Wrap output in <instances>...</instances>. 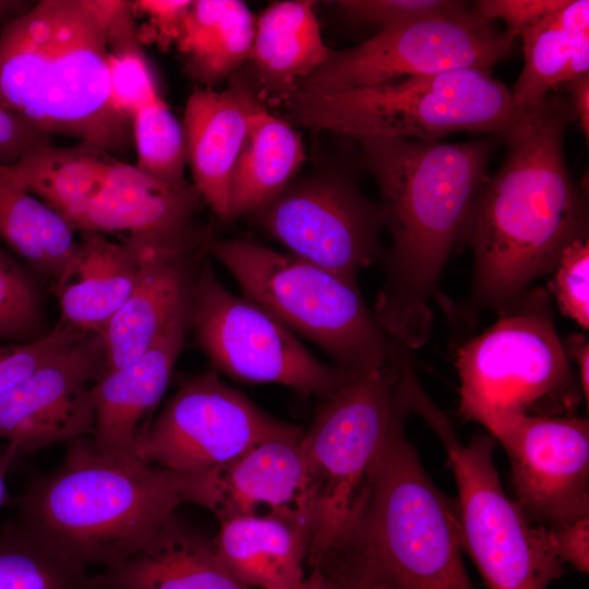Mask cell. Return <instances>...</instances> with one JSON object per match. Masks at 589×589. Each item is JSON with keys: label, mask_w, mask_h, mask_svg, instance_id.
Returning a JSON list of instances; mask_svg holds the SVG:
<instances>
[{"label": "cell", "mask_w": 589, "mask_h": 589, "mask_svg": "<svg viewBox=\"0 0 589 589\" xmlns=\"http://www.w3.org/2000/svg\"><path fill=\"white\" fill-rule=\"evenodd\" d=\"M575 119L568 100L548 94L502 133L505 158L481 185L461 236L473 253L471 311L506 312L565 248L588 238L587 201L563 151Z\"/></svg>", "instance_id": "obj_1"}, {"label": "cell", "mask_w": 589, "mask_h": 589, "mask_svg": "<svg viewBox=\"0 0 589 589\" xmlns=\"http://www.w3.org/2000/svg\"><path fill=\"white\" fill-rule=\"evenodd\" d=\"M502 133L462 143L416 139L359 140L365 167L381 194L390 235L385 283L373 316L407 349L430 337L443 267L461 236L491 154Z\"/></svg>", "instance_id": "obj_2"}, {"label": "cell", "mask_w": 589, "mask_h": 589, "mask_svg": "<svg viewBox=\"0 0 589 589\" xmlns=\"http://www.w3.org/2000/svg\"><path fill=\"white\" fill-rule=\"evenodd\" d=\"M127 1L43 0L0 31V106L48 135L127 153L131 121L112 104L108 56Z\"/></svg>", "instance_id": "obj_3"}, {"label": "cell", "mask_w": 589, "mask_h": 589, "mask_svg": "<svg viewBox=\"0 0 589 589\" xmlns=\"http://www.w3.org/2000/svg\"><path fill=\"white\" fill-rule=\"evenodd\" d=\"M57 469L32 481L12 525L28 540L87 568L120 566L143 550L182 503L173 472L137 455L67 443Z\"/></svg>", "instance_id": "obj_4"}, {"label": "cell", "mask_w": 589, "mask_h": 589, "mask_svg": "<svg viewBox=\"0 0 589 589\" xmlns=\"http://www.w3.org/2000/svg\"><path fill=\"white\" fill-rule=\"evenodd\" d=\"M409 353L350 377L318 407L301 440L304 483L300 516L306 561L321 567L354 534L370 505L393 425L411 413L405 370Z\"/></svg>", "instance_id": "obj_5"}, {"label": "cell", "mask_w": 589, "mask_h": 589, "mask_svg": "<svg viewBox=\"0 0 589 589\" xmlns=\"http://www.w3.org/2000/svg\"><path fill=\"white\" fill-rule=\"evenodd\" d=\"M289 120L352 137L436 141L449 133H503L519 116L512 91L489 70L458 69L330 93L298 91Z\"/></svg>", "instance_id": "obj_6"}, {"label": "cell", "mask_w": 589, "mask_h": 589, "mask_svg": "<svg viewBox=\"0 0 589 589\" xmlns=\"http://www.w3.org/2000/svg\"><path fill=\"white\" fill-rule=\"evenodd\" d=\"M207 253L231 273L245 298L320 347L349 377L408 353L377 324L357 281L248 239L213 237Z\"/></svg>", "instance_id": "obj_7"}, {"label": "cell", "mask_w": 589, "mask_h": 589, "mask_svg": "<svg viewBox=\"0 0 589 589\" xmlns=\"http://www.w3.org/2000/svg\"><path fill=\"white\" fill-rule=\"evenodd\" d=\"M405 419L392 428L370 505L347 543L397 589H474L462 562L456 502L430 479Z\"/></svg>", "instance_id": "obj_8"}, {"label": "cell", "mask_w": 589, "mask_h": 589, "mask_svg": "<svg viewBox=\"0 0 589 589\" xmlns=\"http://www.w3.org/2000/svg\"><path fill=\"white\" fill-rule=\"evenodd\" d=\"M456 366L459 413L486 430L510 414H573L582 396L542 288L460 347Z\"/></svg>", "instance_id": "obj_9"}, {"label": "cell", "mask_w": 589, "mask_h": 589, "mask_svg": "<svg viewBox=\"0 0 589 589\" xmlns=\"http://www.w3.org/2000/svg\"><path fill=\"white\" fill-rule=\"evenodd\" d=\"M411 411L421 416L440 438L453 472L462 550L468 553L488 589H546L563 574L549 530L534 526L503 490L493 460L496 441L474 435L468 443L418 386Z\"/></svg>", "instance_id": "obj_10"}, {"label": "cell", "mask_w": 589, "mask_h": 589, "mask_svg": "<svg viewBox=\"0 0 589 589\" xmlns=\"http://www.w3.org/2000/svg\"><path fill=\"white\" fill-rule=\"evenodd\" d=\"M190 328L214 368L241 382L280 384L325 399L350 378L314 357L266 309L227 290L209 262L192 286Z\"/></svg>", "instance_id": "obj_11"}, {"label": "cell", "mask_w": 589, "mask_h": 589, "mask_svg": "<svg viewBox=\"0 0 589 589\" xmlns=\"http://www.w3.org/2000/svg\"><path fill=\"white\" fill-rule=\"evenodd\" d=\"M513 43L473 9L422 17L385 27L356 47L330 49L298 91L330 93L458 69L490 70Z\"/></svg>", "instance_id": "obj_12"}, {"label": "cell", "mask_w": 589, "mask_h": 589, "mask_svg": "<svg viewBox=\"0 0 589 589\" xmlns=\"http://www.w3.org/2000/svg\"><path fill=\"white\" fill-rule=\"evenodd\" d=\"M250 215L290 254L350 280L381 256L382 208L341 170L292 180Z\"/></svg>", "instance_id": "obj_13"}, {"label": "cell", "mask_w": 589, "mask_h": 589, "mask_svg": "<svg viewBox=\"0 0 589 589\" xmlns=\"http://www.w3.org/2000/svg\"><path fill=\"white\" fill-rule=\"evenodd\" d=\"M298 426L267 414L208 371L181 382L152 421L136 455L177 474H201Z\"/></svg>", "instance_id": "obj_14"}, {"label": "cell", "mask_w": 589, "mask_h": 589, "mask_svg": "<svg viewBox=\"0 0 589 589\" xmlns=\"http://www.w3.org/2000/svg\"><path fill=\"white\" fill-rule=\"evenodd\" d=\"M488 432L505 449L518 504L534 526L589 516V422L574 414H510Z\"/></svg>", "instance_id": "obj_15"}, {"label": "cell", "mask_w": 589, "mask_h": 589, "mask_svg": "<svg viewBox=\"0 0 589 589\" xmlns=\"http://www.w3.org/2000/svg\"><path fill=\"white\" fill-rule=\"evenodd\" d=\"M106 372L98 334H85L0 398V438L25 453L93 436L94 386Z\"/></svg>", "instance_id": "obj_16"}, {"label": "cell", "mask_w": 589, "mask_h": 589, "mask_svg": "<svg viewBox=\"0 0 589 589\" xmlns=\"http://www.w3.org/2000/svg\"><path fill=\"white\" fill-rule=\"evenodd\" d=\"M204 204L193 183H166L118 159L103 188L65 220L83 232H122L156 245L199 249L213 238L196 220Z\"/></svg>", "instance_id": "obj_17"}, {"label": "cell", "mask_w": 589, "mask_h": 589, "mask_svg": "<svg viewBox=\"0 0 589 589\" xmlns=\"http://www.w3.org/2000/svg\"><path fill=\"white\" fill-rule=\"evenodd\" d=\"M302 426L251 447L212 471L183 476L176 483L182 501L208 509L220 522L241 516H300L304 483ZM303 521V520H302ZM304 524V522H303Z\"/></svg>", "instance_id": "obj_18"}, {"label": "cell", "mask_w": 589, "mask_h": 589, "mask_svg": "<svg viewBox=\"0 0 589 589\" xmlns=\"http://www.w3.org/2000/svg\"><path fill=\"white\" fill-rule=\"evenodd\" d=\"M132 238L141 250L134 290L98 334L106 371L142 356L190 308L191 290L207 249H176Z\"/></svg>", "instance_id": "obj_19"}, {"label": "cell", "mask_w": 589, "mask_h": 589, "mask_svg": "<svg viewBox=\"0 0 589 589\" xmlns=\"http://www.w3.org/2000/svg\"><path fill=\"white\" fill-rule=\"evenodd\" d=\"M265 105L242 69L227 88H196L188 98L183 131L193 184L205 204L229 220L231 173L253 113Z\"/></svg>", "instance_id": "obj_20"}, {"label": "cell", "mask_w": 589, "mask_h": 589, "mask_svg": "<svg viewBox=\"0 0 589 589\" xmlns=\"http://www.w3.org/2000/svg\"><path fill=\"white\" fill-rule=\"evenodd\" d=\"M190 329V308L134 361L106 371L94 386L92 442L113 454L136 455L153 421Z\"/></svg>", "instance_id": "obj_21"}, {"label": "cell", "mask_w": 589, "mask_h": 589, "mask_svg": "<svg viewBox=\"0 0 589 589\" xmlns=\"http://www.w3.org/2000/svg\"><path fill=\"white\" fill-rule=\"evenodd\" d=\"M141 250L129 237L121 242L84 232L76 251L55 281L61 320L87 334H99L134 290Z\"/></svg>", "instance_id": "obj_22"}, {"label": "cell", "mask_w": 589, "mask_h": 589, "mask_svg": "<svg viewBox=\"0 0 589 589\" xmlns=\"http://www.w3.org/2000/svg\"><path fill=\"white\" fill-rule=\"evenodd\" d=\"M314 1H277L256 20L248 67L241 69L265 105L285 103L327 60Z\"/></svg>", "instance_id": "obj_23"}, {"label": "cell", "mask_w": 589, "mask_h": 589, "mask_svg": "<svg viewBox=\"0 0 589 589\" xmlns=\"http://www.w3.org/2000/svg\"><path fill=\"white\" fill-rule=\"evenodd\" d=\"M94 589H249L219 560L213 540L175 514L140 552L94 576Z\"/></svg>", "instance_id": "obj_24"}, {"label": "cell", "mask_w": 589, "mask_h": 589, "mask_svg": "<svg viewBox=\"0 0 589 589\" xmlns=\"http://www.w3.org/2000/svg\"><path fill=\"white\" fill-rule=\"evenodd\" d=\"M213 544L228 572L249 589H293L305 577L309 540L298 517H236L220 522Z\"/></svg>", "instance_id": "obj_25"}, {"label": "cell", "mask_w": 589, "mask_h": 589, "mask_svg": "<svg viewBox=\"0 0 589 589\" xmlns=\"http://www.w3.org/2000/svg\"><path fill=\"white\" fill-rule=\"evenodd\" d=\"M305 160L301 134L261 106L252 116L229 184V220L257 211L277 196Z\"/></svg>", "instance_id": "obj_26"}, {"label": "cell", "mask_w": 589, "mask_h": 589, "mask_svg": "<svg viewBox=\"0 0 589 589\" xmlns=\"http://www.w3.org/2000/svg\"><path fill=\"white\" fill-rule=\"evenodd\" d=\"M255 24L243 1H192L176 43L190 76L203 88L229 80L249 60Z\"/></svg>", "instance_id": "obj_27"}, {"label": "cell", "mask_w": 589, "mask_h": 589, "mask_svg": "<svg viewBox=\"0 0 589 589\" xmlns=\"http://www.w3.org/2000/svg\"><path fill=\"white\" fill-rule=\"evenodd\" d=\"M0 238L37 272L55 281L72 260L74 229L0 164Z\"/></svg>", "instance_id": "obj_28"}, {"label": "cell", "mask_w": 589, "mask_h": 589, "mask_svg": "<svg viewBox=\"0 0 589 589\" xmlns=\"http://www.w3.org/2000/svg\"><path fill=\"white\" fill-rule=\"evenodd\" d=\"M116 160L93 145L58 147L45 142L9 168L35 196L65 219L103 188Z\"/></svg>", "instance_id": "obj_29"}, {"label": "cell", "mask_w": 589, "mask_h": 589, "mask_svg": "<svg viewBox=\"0 0 589 589\" xmlns=\"http://www.w3.org/2000/svg\"><path fill=\"white\" fill-rule=\"evenodd\" d=\"M589 27V1L567 0L520 36L524 67L517 79L513 97L524 107L540 101L550 89L557 87L578 33Z\"/></svg>", "instance_id": "obj_30"}, {"label": "cell", "mask_w": 589, "mask_h": 589, "mask_svg": "<svg viewBox=\"0 0 589 589\" xmlns=\"http://www.w3.org/2000/svg\"><path fill=\"white\" fill-rule=\"evenodd\" d=\"M0 589H94V576L8 524L0 533Z\"/></svg>", "instance_id": "obj_31"}, {"label": "cell", "mask_w": 589, "mask_h": 589, "mask_svg": "<svg viewBox=\"0 0 589 589\" xmlns=\"http://www.w3.org/2000/svg\"><path fill=\"white\" fill-rule=\"evenodd\" d=\"M136 167L166 183L184 182L188 165L182 124L160 97L141 107L131 118Z\"/></svg>", "instance_id": "obj_32"}, {"label": "cell", "mask_w": 589, "mask_h": 589, "mask_svg": "<svg viewBox=\"0 0 589 589\" xmlns=\"http://www.w3.org/2000/svg\"><path fill=\"white\" fill-rule=\"evenodd\" d=\"M131 2L119 13L111 32L108 56L110 96L130 121L143 106L160 97L153 71L140 46Z\"/></svg>", "instance_id": "obj_33"}, {"label": "cell", "mask_w": 589, "mask_h": 589, "mask_svg": "<svg viewBox=\"0 0 589 589\" xmlns=\"http://www.w3.org/2000/svg\"><path fill=\"white\" fill-rule=\"evenodd\" d=\"M85 334L60 320L43 337L23 345L0 347V398Z\"/></svg>", "instance_id": "obj_34"}, {"label": "cell", "mask_w": 589, "mask_h": 589, "mask_svg": "<svg viewBox=\"0 0 589 589\" xmlns=\"http://www.w3.org/2000/svg\"><path fill=\"white\" fill-rule=\"evenodd\" d=\"M335 3L350 21L378 26L381 29L469 9L467 2L453 0H339Z\"/></svg>", "instance_id": "obj_35"}, {"label": "cell", "mask_w": 589, "mask_h": 589, "mask_svg": "<svg viewBox=\"0 0 589 589\" xmlns=\"http://www.w3.org/2000/svg\"><path fill=\"white\" fill-rule=\"evenodd\" d=\"M552 290L562 312L580 327H589V240L580 239L563 251Z\"/></svg>", "instance_id": "obj_36"}, {"label": "cell", "mask_w": 589, "mask_h": 589, "mask_svg": "<svg viewBox=\"0 0 589 589\" xmlns=\"http://www.w3.org/2000/svg\"><path fill=\"white\" fill-rule=\"evenodd\" d=\"M38 321V300L31 283L0 253V338L28 336Z\"/></svg>", "instance_id": "obj_37"}, {"label": "cell", "mask_w": 589, "mask_h": 589, "mask_svg": "<svg viewBox=\"0 0 589 589\" xmlns=\"http://www.w3.org/2000/svg\"><path fill=\"white\" fill-rule=\"evenodd\" d=\"M567 0H481L473 11L484 21L503 20L506 34L515 39L524 32L560 10Z\"/></svg>", "instance_id": "obj_38"}, {"label": "cell", "mask_w": 589, "mask_h": 589, "mask_svg": "<svg viewBox=\"0 0 589 589\" xmlns=\"http://www.w3.org/2000/svg\"><path fill=\"white\" fill-rule=\"evenodd\" d=\"M321 568L334 589H397L351 543L342 546Z\"/></svg>", "instance_id": "obj_39"}, {"label": "cell", "mask_w": 589, "mask_h": 589, "mask_svg": "<svg viewBox=\"0 0 589 589\" xmlns=\"http://www.w3.org/2000/svg\"><path fill=\"white\" fill-rule=\"evenodd\" d=\"M191 2L190 0H140L131 2V7L147 16L149 36L161 48H167L177 43Z\"/></svg>", "instance_id": "obj_40"}, {"label": "cell", "mask_w": 589, "mask_h": 589, "mask_svg": "<svg viewBox=\"0 0 589 589\" xmlns=\"http://www.w3.org/2000/svg\"><path fill=\"white\" fill-rule=\"evenodd\" d=\"M50 135L0 106V164H15L32 147L50 142Z\"/></svg>", "instance_id": "obj_41"}, {"label": "cell", "mask_w": 589, "mask_h": 589, "mask_svg": "<svg viewBox=\"0 0 589 589\" xmlns=\"http://www.w3.org/2000/svg\"><path fill=\"white\" fill-rule=\"evenodd\" d=\"M552 549L557 558L577 570H589V516L568 525L548 529Z\"/></svg>", "instance_id": "obj_42"}, {"label": "cell", "mask_w": 589, "mask_h": 589, "mask_svg": "<svg viewBox=\"0 0 589 589\" xmlns=\"http://www.w3.org/2000/svg\"><path fill=\"white\" fill-rule=\"evenodd\" d=\"M563 347L568 359L578 365V382L582 398L589 402V344L587 336L580 334L569 335L563 341Z\"/></svg>", "instance_id": "obj_43"}, {"label": "cell", "mask_w": 589, "mask_h": 589, "mask_svg": "<svg viewBox=\"0 0 589 589\" xmlns=\"http://www.w3.org/2000/svg\"><path fill=\"white\" fill-rule=\"evenodd\" d=\"M585 74H589V27L578 33L557 86Z\"/></svg>", "instance_id": "obj_44"}, {"label": "cell", "mask_w": 589, "mask_h": 589, "mask_svg": "<svg viewBox=\"0 0 589 589\" xmlns=\"http://www.w3.org/2000/svg\"><path fill=\"white\" fill-rule=\"evenodd\" d=\"M566 88L569 92V104L579 121L585 137H589V74L578 76L567 83Z\"/></svg>", "instance_id": "obj_45"}, {"label": "cell", "mask_w": 589, "mask_h": 589, "mask_svg": "<svg viewBox=\"0 0 589 589\" xmlns=\"http://www.w3.org/2000/svg\"><path fill=\"white\" fill-rule=\"evenodd\" d=\"M19 452L20 450L14 444L8 443L5 448L0 453V506L3 504L7 497L5 478L8 471Z\"/></svg>", "instance_id": "obj_46"}, {"label": "cell", "mask_w": 589, "mask_h": 589, "mask_svg": "<svg viewBox=\"0 0 589 589\" xmlns=\"http://www.w3.org/2000/svg\"><path fill=\"white\" fill-rule=\"evenodd\" d=\"M293 589H334L333 585L321 567L312 568L311 574Z\"/></svg>", "instance_id": "obj_47"}, {"label": "cell", "mask_w": 589, "mask_h": 589, "mask_svg": "<svg viewBox=\"0 0 589 589\" xmlns=\"http://www.w3.org/2000/svg\"><path fill=\"white\" fill-rule=\"evenodd\" d=\"M19 2H13V1H0V15H3L4 13H8L10 11V9H13L15 7H17L19 4H16Z\"/></svg>", "instance_id": "obj_48"}]
</instances>
